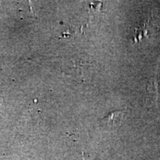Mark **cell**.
<instances>
[{
    "label": "cell",
    "instance_id": "1",
    "mask_svg": "<svg viewBox=\"0 0 160 160\" xmlns=\"http://www.w3.org/2000/svg\"><path fill=\"white\" fill-rule=\"evenodd\" d=\"M125 116V111H114L108 113L106 117L102 119V121H104L106 123H110L112 125L119 124L123 119Z\"/></svg>",
    "mask_w": 160,
    "mask_h": 160
}]
</instances>
